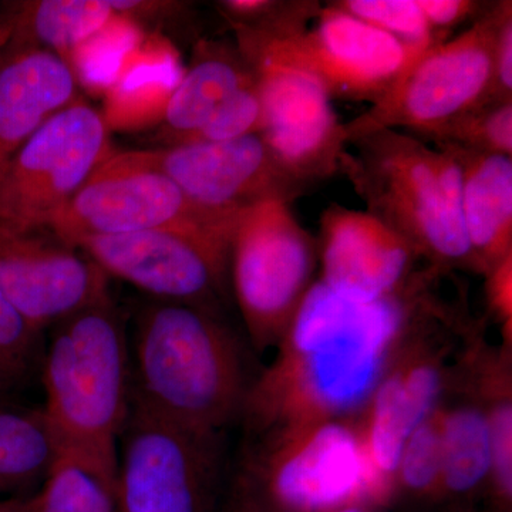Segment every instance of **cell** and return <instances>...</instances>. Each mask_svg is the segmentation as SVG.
<instances>
[{
	"label": "cell",
	"instance_id": "obj_28",
	"mask_svg": "<svg viewBox=\"0 0 512 512\" xmlns=\"http://www.w3.org/2000/svg\"><path fill=\"white\" fill-rule=\"evenodd\" d=\"M330 3L417 53H426L447 40L430 28L417 0H338Z\"/></svg>",
	"mask_w": 512,
	"mask_h": 512
},
{
	"label": "cell",
	"instance_id": "obj_4",
	"mask_svg": "<svg viewBox=\"0 0 512 512\" xmlns=\"http://www.w3.org/2000/svg\"><path fill=\"white\" fill-rule=\"evenodd\" d=\"M340 174L366 211L407 239L427 264L477 272L464 229L461 168L446 150L383 128L350 140Z\"/></svg>",
	"mask_w": 512,
	"mask_h": 512
},
{
	"label": "cell",
	"instance_id": "obj_1",
	"mask_svg": "<svg viewBox=\"0 0 512 512\" xmlns=\"http://www.w3.org/2000/svg\"><path fill=\"white\" fill-rule=\"evenodd\" d=\"M430 269L375 301L316 279L278 343L274 362L249 384L241 416L259 439L360 414L414 320L433 301Z\"/></svg>",
	"mask_w": 512,
	"mask_h": 512
},
{
	"label": "cell",
	"instance_id": "obj_34",
	"mask_svg": "<svg viewBox=\"0 0 512 512\" xmlns=\"http://www.w3.org/2000/svg\"><path fill=\"white\" fill-rule=\"evenodd\" d=\"M487 296L493 313L504 325L505 335L511 338L512 323V255L498 262L485 274Z\"/></svg>",
	"mask_w": 512,
	"mask_h": 512
},
{
	"label": "cell",
	"instance_id": "obj_39",
	"mask_svg": "<svg viewBox=\"0 0 512 512\" xmlns=\"http://www.w3.org/2000/svg\"><path fill=\"white\" fill-rule=\"evenodd\" d=\"M0 396H2V397H6V396H8V394H6L5 392H3L2 383H0Z\"/></svg>",
	"mask_w": 512,
	"mask_h": 512
},
{
	"label": "cell",
	"instance_id": "obj_27",
	"mask_svg": "<svg viewBox=\"0 0 512 512\" xmlns=\"http://www.w3.org/2000/svg\"><path fill=\"white\" fill-rule=\"evenodd\" d=\"M427 138L434 144L512 157V101L476 107L420 140Z\"/></svg>",
	"mask_w": 512,
	"mask_h": 512
},
{
	"label": "cell",
	"instance_id": "obj_2",
	"mask_svg": "<svg viewBox=\"0 0 512 512\" xmlns=\"http://www.w3.org/2000/svg\"><path fill=\"white\" fill-rule=\"evenodd\" d=\"M131 406L210 436L241 416L249 389L237 336L214 312L148 305L130 353Z\"/></svg>",
	"mask_w": 512,
	"mask_h": 512
},
{
	"label": "cell",
	"instance_id": "obj_30",
	"mask_svg": "<svg viewBox=\"0 0 512 512\" xmlns=\"http://www.w3.org/2000/svg\"><path fill=\"white\" fill-rule=\"evenodd\" d=\"M220 9L232 28L268 37L299 35L322 9L312 0H227Z\"/></svg>",
	"mask_w": 512,
	"mask_h": 512
},
{
	"label": "cell",
	"instance_id": "obj_21",
	"mask_svg": "<svg viewBox=\"0 0 512 512\" xmlns=\"http://www.w3.org/2000/svg\"><path fill=\"white\" fill-rule=\"evenodd\" d=\"M10 29L9 50L59 52L82 45L116 18L106 0H35L0 6Z\"/></svg>",
	"mask_w": 512,
	"mask_h": 512
},
{
	"label": "cell",
	"instance_id": "obj_3",
	"mask_svg": "<svg viewBox=\"0 0 512 512\" xmlns=\"http://www.w3.org/2000/svg\"><path fill=\"white\" fill-rule=\"evenodd\" d=\"M43 356V407L60 454L114 485L131 409L130 348L111 298L53 326Z\"/></svg>",
	"mask_w": 512,
	"mask_h": 512
},
{
	"label": "cell",
	"instance_id": "obj_35",
	"mask_svg": "<svg viewBox=\"0 0 512 512\" xmlns=\"http://www.w3.org/2000/svg\"><path fill=\"white\" fill-rule=\"evenodd\" d=\"M222 512H284L261 490L254 478L242 470L232 483Z\"/></svg>",
	"mask_w": 512,
	"mask_h": 512
},
{
	"label": "cell",
	"instance_id": "obj_19",
	"mask_svg": "<svg viewBox=\"0 0 512 512\" xmlns=\"http://www.w3.org/2000/svg\"><path fill=\"white\" fill-rule=\"evenodd\" d=\"M461 168L464 229L478 274L512 255V157L436 144Z\"/></svg>",
	"mask_w": 512,
	"mask_h": 512
},
{
	"label": "cell",
	"instance_id": "obj_23",
	"mask_svg": "<svg viewBox=\"0 0 512 512\" xmlns=\"http://www.w3.org/2000/svg\"><path fill=\"white\" fill-rule=\"evenodd\" d=\"M59 456L42 409L0 404V493L42 485Z\"/></svg>",
	"mask_w": 512,
	"mask_h": 512
},
{
	"label": "cell",
	"instance_id": "obj_31",
	"mask_svg": "<svg viewBox=\"0 0 512 512\" xmlns=\"http://www.w3.org/2000/svg\"><path fill=\"white\" fill-rule=\"evenodd\" d=\"M262 119H264V110H262L261 93L255 77L251 83L245 84L222 104L221 109L211 117L192 141L222 143V141L259 134Z\"/></svg>",
	"mask_w": 512,
	"mask_h": 512
},
{
	"label": "cell",
	"instance_id": "obj_38",
	"mask_svg": "<svg viewBox=\"0 0 512 512\" xmlns=\"http://www.w3.org/2000/svg\"><path fill=\"white\" fill-rule=\"evenodd\" d=\"M379 508L382 507H377L369 501H355V503L345 504L328 512H379Z\"/></svg>",
	"mask_w": 512,
	"mask_h": 512
},
{
	"label": "cell",
	"instance_id": "obj_5",
	"mask_svg": "<svg viewBox=\"0 0 512 512\" xmlns=\"http://www.w3.org/2000/svg\"><path fill=\"white\" fill-rule=\"evenodd\" d=\"M229 264L239 311L258 352L276 348L319 266L318 242L291 204L261 202L239 214Z\"/></svg>",
	"mask_w": 512,
	"mask_h": 512
},
{
	"label": "cell",
	"instance_id": "obj_33",
	"mask_svg": "<svg viewBox=\"0 0 512 512\" xmlns=\"http://www.w3.org/2000/svg\"><path fill=\"white\" fill-rule=\"evenodd\" d=\"M491 2L476 0H417L430 28L441 37H448L450 30L467 20H477Z\"/></svg>",
	"mask_w": 512,
	"mask_h": 512
},
{
	"label": "cell",
	"instance_id": "obj_25",
	"mask_svg": "<svg viewBox=\"0 0 512 512\" xmlns=\"http://www.w3.org/2000/svg\"><path fill=\"white\" fill-rule=\"evenodd\" d=\"M32 503L33 512H117L114 485L64 454L53 464Z\"/></svg>",
	"mask_w": 512,
	"mask_h": 512
},
{
	"label": "cell",
	"instance_id": "obj_15",
	"mask_svg": "<svg viewBox=\"0 0 512 512\" xmlns=\"http://www.w3.org/2000/svg\"><path fill=\"white\" fill-rule=\"evenodd\" d=\"M82 249L107 275L119 276L165 302L214 312L224 291L231 242L178 229L84 238Z\"/></svg>",
	"mask_w": 512,
	"mask_h": 512
},
{
	"label": "cell",
	"instance_id": "obj_11",
	"mask_svg": "<svg viewBox=\"0 0 512 512\" xmlns=\"http://www.w3.org/2000/svg\"><path fill=\"white\" fill-rule=\"evenodd\" d=\"M244 470L284 512H328L369 501L362 443L349 420L319 421L264 437Z\"/></svg>",
	"mask_w": 512,
	"mask_h": 512
},
{
	"label": "cell",
	"instance_id": "obj_16",
	"mask_svg": "<svg viewBox=\"0 0 512 512\" xmlns=\"http://www.w3.org/2000/svg\"><path fill=\"white\" fill-rule=\"evenodd\" d=\"M0 291L40 332L111 298L109 275L55 239L0 229Z\"/></svg>",
	"mask_w": 512,
	"mask_h": 512
},
{
	"label": "cell",
	"instance_id": "obj_26",
	"mask_svg": "<svg viewBox=\"0 0 512 512\" xmlns=\"http://www.w3.org/2000/svg\"><path fill=\"white\" fill-rule=\"evenodd\" d=\"M441 500V404L404 444L394 473V494Z\"/></svg>",
	"mask_w": 512,
	"mask_h": 512
},
{
	"label": "cell",
	"instance_id": "obj_32",
	"mask_svg": "<svg viewBox=\"0 0 512 512\" xmlns=\"http://www.w3.org/2000/svg\"><path fill=\"white\" fill-rule=\"evenodd\" d=\"M508 101H512V2L501 0L495 2L493 83L488 103Z\"/></svg>",
	"mask_w": 512,
	"mask_h": 512
},
{
	"label": "cell",
	"instance_id": "obj_29",
	"mask_svg": "<svg viewBox=\"0 0 512 512\" xmlns=\"http://www.w3.org/2000/svg\"><path fill=\"white\" fill-rule=\"evenodd\" d=\"M42 333L0 291V383L6 394L28 383L37 366L42 369Z\"/></svg>",
	"mask_w": 512,
	"mask_h": 512
},
{
	"label": "cell",
	"instance_id": "obj_12",
	"mask_svg": "<svg viewBox=\"0 0 512 512\" xmlns=\"http://www.w3.org/2000/svg\"><path fill=\"white\" fill-rule=\"evenodd\" d=\"M441 315V306L431 305L414 320L356 424L369 501L379 507L394 495V473L404 444L441 404L446 370L430 328Z\"/></svg>",
	"mask_w": 512,
	"mask_h": 512
},
{
	"label": "cell",
	"instance_id": "obj_13",
	"mask_svg": "<svg viewBox=\"0 0 512 512\" xmlns=\"http://www.w3.org/2000/svg\"><path fill=\"white\" fill-rule=\"evenodd\" d=\"M127 153L138 164L167 175L188 200L218 214L239 215L272 200L291 204L312 190L279 164L259 134Z\"/></svg>",
	"mask_w": 512,
	"mask_h": 512
},
{
	"label": "cell",
	"instance_id": "obj_18",
	"mask_svg": "<svg viewBox=\"0 0 512 512\" xmlns=\"http://www.w3.org/2000/svg\"><path fill=\"white\" fill-rule=\"evenodd\" d=\"M80 100L72 66L50 50L9 52L0 63V178L20 147Z\"/></svg>",
	"mask_w": 512,
	"mask_h": 512
},
{
	"label": "cell",
	"instance_id": "obj_9",
	"mask_svg": "<svg viewBox=\"0 0 512 512\" xmlns=\"http://www.w3.org/2000/svg\"><path fill=\"white\" fill-rule=\"evenodd\" d=\"M103 117L82 99L46 121L0 178V229L35 234L49 227L111 156Z\"/></svg>",
	"mask_w": 512,
	"mask_h": 512
},
{
	"label": "cell",
	"instance_id": "obj_6",
	"mask_svg": "<svg viewBox=\"0 0 512 512\" xmlns=\"http://www.w3.org/2000/svg\"><path fill=\"white\" fill-rule=\"evenodd\" d=\"M239 215L205 210L188 200L167 175L138 164L128 153L111 156L49 222L59 241L178 229L232 242Z\"/></svg>",
	"mask_w": 512,
	"mask_h": 512
},
{
	"label": "cell",
	"instance_id": "obj_10",
	"mask_svg": "<svg viewBox=\"0 0 512 512\" xmlns=\"http://www.w3.org/2000/svg\"><path fill=\"white\" fill-rule=\"evenodd\" d=\"M244 56H264L305 70L322 83L330 99L376 104L424 53L328 3L313 29L268 37L234 28Z\"/></svg>",
	"mask_w": 512,
	"mask_h": 512
},
{
	"label": "cell",
	"instance_id": "obj_37",
	"mask_svg": "<svg viewBox=\"0 0 512 512\" xmlns=\"http://www.w3.org/2000/svg\"><path fill=\"white\" fill-rule=\"evenodd\" d=\"M9 39L10 29L8 20H6L5 15H3V10L0 8V63H2L3 60H5V57L8 56Z\"/></svg>",
	"mask_w": 512,
	"mask_h": 512
},
{
	"label": "cell",
	"instance_id": "obj_20",
	"mask_svg": "<svg viewBox=\"0 0 512 512\" xmlns=\"http://www.w3.org/2000/svg\"><path fill=\"white\" fill-rule=\"evenodd\" d=\"M254 79L238 47L200 43L190 69L165 104L164 128L171 146L194 140L222 104Z\"/></svg>",
	"mask_w": 512,
	"mask_h": 512
},
{
	"label": "cell",
	"instance_id": "obj_8",
	"mask_svg": "<svg viewBox=\"0 0 512 512\" xmlns=\"http://www.w3.org/2000/svg\"><path fill=\"white\" fill-rule=\"evenodd\" d=\"M220 440L131 406L117 451V512H215Z\"/></svg>",
	"mask_w": 512,
	"mask_h": 512
},
{
	"label": "cell",
	"instance_id": "obj_14",
	"mask_svg": "<svg viewBox=\"0 0 512 512\" xmlns=\"http://www.w3.org/2000/svg\"><path fill=\"white\" fill-rule=\"evenodd\" d=\"M244 57L261 93L259 136L279 164L309 188L340 174L349 138L322 83L298 67L264 56Z\"/></svg>",
	"mask_w": 512,
	"mask_h": 512
},
{
	"label": "cell",
	"instance_id": "obj_24",
	"mask_svg": "<svg viewBox=\"0 0 512 512\" xmlns=\"http://www.w3.org/2000/svg\"><path fill=\"white\" fill-rule=\"evenodd\" d=\"M483 402L487 410L491 436V480L495 501L501 510H510L512 501V402L510 373L505 355L491 357L480 365Z\"/></svg>",
	"mask_w": 512,
	"mask_h": 512
},
{
	"label": "cell",
	"instance_id": "obj_36",
	"mask_svg": "<svg viewBox=\"0 0 512 512\" xmlns=\"http://www.w3.org/2000/svg\"><path fill=\"white\" fill-rule=\"evenodd\" d=\"M0 512H33L32 498H9L0 501Z\"/></svg>",
	"mask_w": 512,
	"mask_h": 512
},
{
	"label": "cell",
	"instance_id": "obj_22",
	"mask_svg": "<svg viewBox=\"0 0 512 512\" xmlns=\"http://www.w3.org/2000/svg\"><path fill=\"white\" fill-rule=\"evenodd\" d=\"M491 436L483 400L441 404V500L461 501L490 487Z\"/></svg>",
	"mask_w": 512,
	"mask_h": 512
},
{
	"label": "cell",
	"instance_id": "obj_40",
	"mask_svg": "<svg viewBox=\"0 0 512 512\" xmlns=\"http://www.w3.org/2000/svg\"><path fill=\"white\" fill-rule=\"evenodd\" d=\"M0 404H6L5 397L0 396Z\"/></svg>",
	"mask_w": 512,
	"mask_h": 512
},
{
	"label": "cell",
	"instance_id": "obj_7",
	"mask_svg": "<svg viewBox=\"0 0 512 512\" xmlns=\"http://www.w3.org/2000/svg\"><path fill=\"white\" fill-rule=\"evenodd\" d=\"M494 29L491 2L470 29L427 50L379 103L345 123L349 143L383 128L423 138L487 104L493 83Z\"/></svg>",
	"mask_w": 512,
	"mask_h": 512
},
{
	"label": "cell",
	"instance_id": "obj_17",
	"mask_svg": "<svg viewBox=\"0 0 512 512\" xmlns=\"http://www.w3.org/2000/svg\"><path fill=\"white\" fill-rule=\"evenodd\" d=\"M319 281L333 291L375 301L412 285L421 256L413 245L367 211L332 204L319 221Z\"/></svg>",
	"mask_w": 512,
	"mask_h": 512
}]
</instances>
